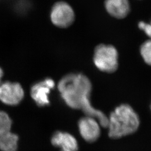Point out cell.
Instances as JSON below:
<instances>
[{"mask_svg":"<svg viewBox=\"0 0 151 151\" xmlns=\"http://www.w3.org/2000/svg\"><path fill=\"white\" fill-rule=\"evenodd\" d=\"M78 126L81 137L87 142H94L100 136L101 125L94 117L86 115L80 119Z\"/></svg>","mask_w":151,"mask_h":151,"instance_id":"obj_6","label":"cell"},{"mask_svg":"<svg viewBox=\"0 0 151 151\" xmlns=\"http://www.w3.org/2000/svg\"><path fill=\"white\" fill-rule=\"evenodd\" d=\"M54 86V80L50 78H46L32 85L30 90L31 96L38 106L43 107L48 105L49 95Z\"/></svg>","mask_w":151,"mask_h":151,"instance_id":"obj_7","label":"cell"},{"mask_svg":"<svg viewBox=\"0 0 151 151\" xmlns=\"http://www.w3.org/2000/svg\"><path fill=\"white\" fill-rule=\"evenodd\" d=\"M138 27L151 39V22L150 23L140 22L138 23Z\"/></svg>","mask_w":151,"mask_h":151,"instance_id":"obj_14","label":"cell"},{"mask_svg":"<svg viewBox=\"0 0 151 151\" xmlns=\"http://www.w3.org/2000/svg\"><path fill=\"white\" fill-rule=\"evenodd\" d=\"M19 137L11 132L0 136V150L1 151H16Z\"/></svg>","mask_w":151,"mask_h":151,"instance_id":"obj_10","label":"cell"},{"mask_svg":"<svg viewBox=\"0 0 151 151\" xmlns=\"http://www.w3.org/2000/svg\"><path fill=\"white\" fill-rule=\"evenodd\" d=\"M140 119L134 110L128 104L115 109L108 117V134L114 139L132 134L138 129Z\"/></svg>","mask_w":151,"mask_h":151,"instance_id":"obj_2","label":"cell"},{"mask_svg":"<svg viewBox=\"0 0 151 151\" xmlns=\"http://www.w3.org/2000/svg\"><path fill=\"white\" fill-rule=\"evenodd\" d=\"M105 7L111 16L117 19L125 17L130 9L128 0H105Z\"/></svg>","mask_w":151,"mask_h":151,"instance_id":"obj_9","label":"cell"},{"mask_svg":"<svg viewBox=\"0 0 151 151\" xmlns=\"http://www.w3.org/2000/svg\"><path fill=\"white\" fill-rule=\"evenodd\" d=\"M140 53L144 61L147 65H151V39L142 44Z\"/></svg>","mask_w":151,"mask_h":151,"instance_id":"obj_13","label":"cell"},{"mask_svg":"<svg viewBox=\"0 0 151 151\" xmlns=\"http://www.w3.org/2000/svg\"><path fill=\"white\" fill-rule=\"evenodd\" d=\"M24 97L22 85L17 82H5L0 84V101L6 105L15 106Z\"/></svg>","mask_w":151,"mask_h":151,"instance_id":"obj_5","label":"cell"},{"mask_svg":"<svg viewBox=\"0 0 151 151\" xmlns=\"http://www.w3.org/2000/svg\"><path fill=\"white\" fill-rule=\"evenodd\" d=\"M12 120L7 114L0 111V136L11 132Z\"/></svg>","mask_w":151,"mask_h":151,"instance_id":"obj_12","label":"cell"},{"mask_svg":"<svg viewBox=\"0 0 151 151\" xmlns=\"http://www.w3.org/2000/svg\"><path fill=\"white\" fill-rule=\"evenodd\" d=\"M50 19L57 27L66 28L70 26L75 20V12L68 3L60 1L54 4L50 11Z\"/></svg>","mask_w":151,"mask_h":151,"instance_id":"obj_4","label":"cell"},{"mask_svg":"<svg viewBox=\"0 0 151 151\" xmlns=\"http://www.w3.org/2000/svg\"><path fill=\"white\" fill-rule=\"evenodd\" d=\"M4 76V71L2 70V69L0 67V83H1V79Z\"/></svg>","mask_w":151,"mask_h":151,"instance_id":"obj_15","label":"cell"},{"mask_svg":"<svg viewBox=\"0 0 151 151\" xmlns=\"http://www.w3.org/2000/svg\"><path fill=\"white\" fill-rule=\"evenodd\" d=\"M52 144L60 151H78V145L74 136L63 132H57L52 137Z\"/></svg>","mask_w":151,"mask_h":151,"instance_id":"obj_8","label":"cell"},{"mask_svg":"<svg viewBox=\"0 0 151 151\" xmlns=\"http://www.w3.org/2000/svg\"><path fill=\"white\" fill-rule=\"evenodd\" d=\"M93 63L97 68L106 73H113L118 68V52L111 45L99 44L95 49Z\"/></svg>","mask_w":151,"mask_h":151,"instance_id":"obj_3","label":"cell"},{"mask_svg":"<svg viewBox=\"0 0 151 151\" xmlns=\"http://www.w3.org/2000/svg\"><path fill=\"white\" fill-rule=\"evenodd\" d=\"M58 88L62 99L70 108L81 110L86 115L97 119L101 127L107 128L108 116L91 104L92 83L89 78L82 73H70L60 80Z\"/></svg>","mask_w":151,"mask_h":151,"instance_id":"obj_1","label":"cell"},{"mask_svg":"<svg viewBox=\"0 0 151 151\" xmlns=\"http://www.w3.org/2000/svg\"><path fill=\"white\" fill-rule=\"evenodd\" d=\"M32 8V3L29 0H18L15 3L13 10L19 16H25Z\"/></svg>","mask_w":151,"mask_h":151,"instance_id":"obj_11","label":"cell"}]
</instances>
